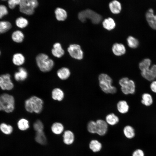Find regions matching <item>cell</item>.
Masks as SVG:
<instances>
[{
    "instance_id": "cell-16",
    "label": "cell",
    "mask_w": 156,
    "mask_h": 156,
    "mask_svg": "<svg viewBox=\"0 0 156 156\" xmlns=\"http://www.w3.org/2000/svg\"><path fill=\"white\" fill-rule=\"evenodd\" d=\"M118 111L120 114H125L127 113L129 109V106L127 102L125 100H120L116 105Z\"/></svg>"
},
{
    "instance_id": "cell-8",
    "label": "cell",
    "mask_w": 156,
    "mask_h": 156,
    "mask_svg": "<svg viewBox=\"0 0 156 156\" xmlns=\"http://www.w3.org/2000/svg\"><path fill=\"white\" fill-rule=\"evenodd\" d=\"M14 85L11 75L5 73L0 75V88L3 91H10L14 88Z\"/></svg>"
},
{
    "instance_id": "cell-19",
    "label": "cell",
    "mask_w": 156,
    "mask_h": 156,
    "mask_svg": "<svg viewBox=\"0 0 156 156\" xmlns=\"http://www.w3.org/2000/svg\"><path fill=\"white\" fill-rule=\"evenodd\" d=\"M105 121L108 125L113 126L117 124L119 122V119L115 114L111 113L106 115Z\"/></svg>"
},
{
    "instance_id": "cell-3",
    "label": "cell",
    "mask_w": 156,
    "mask_h": 156,
    "mask_svg": "<svg viewBox=\"0 0 156 156\" xmlns=\"http://www.w3.org/2000/svg\"><path fill=\"white\" fill-rule=\"evenodd\" d=\"M43 104V101L41 99L33 96L25 101V107L26 110L29 112L38 114L42 110Z\"/></svg>"
},
{
    "instance_id": "cell-12",
    "label": "cell",
    "mask_w": 156,
    "mask_h": 156,
    "mask_svg": "<svg viewBox=\"0 0 156 156\" xmlns=\"http://www.w3.org/2000/svg\"><path fill=\"white\" fill-rule=\"evenodd\" d=\"M96 121L97 126L96 134L101 136L105 135L108 131V124L105 120L102 119H98Z\"/></svg>"
},
{
    "instance_id": "cell-4",
    "label": "cell",
    "mask_w": 156,
    "mask_h": 156,
    "mask_svg": "<svg viewBox=\"0 0 156 156\" xmlns=\"http://www.w3.org/2000/svg\"><path fill=\"white\" fill-rule=\"evenodd\" d=\"M36 61L39 69L44 72L50 71L54 65L53 61L49 59L47 55L44 53L38 54L36 57Z\"/></svg>"
},
{
    "instance_id": "cell-22",
    "label": "cell",
    "mask_w": 156,
    "mask_h": 156,
    "mask_svg": "<svg viewBox=\"0 0 156 156\" xmlns=\"http://www.w3.org/2000/svg\"><path fill=\"white\" fill-rule=\"evenodd\" d=\"M109 7L111 12L114 14L120 13L122 8L120 3L117 0L111 2L109 3Z\"/></svg>"
},
{
    "instance_id": "cell-32",
    "label": "cell",
    "mask_w": 156,
    "mask_h": 156,
    "mask_svg": "<svg viewBox=\"0 0 156 156\" xmlns=\"http://www.w3.org/2000/svg\"><path fill=\"white\" fill-rule=\"evenodd\" d=\"M0 130L3 134L8 135L12 132L13 128L11 125L3 122L0 124Z\"/></svg>"
},
{
    "instance_id": "cell-21",
    "label": "cell",
    "mask_w": 156,
    "mask_h": 156,
    "mask_svg": "<svg viewBox=\"0 0 156 156\" xmlns=\"http://www.w3.org/2000/svg\"><path fill=\"white\" fill-rule=\"evenodd\" d=\"M12 61L13 63L16 66H20L23 65L25 61L24 56L21 53H17L13 55Z\"/></svg>"
},
{
    "instance_id": "cell-10",
    "label": "cell",
    "mask_w": 156,
    "mask_h": 156,
    "mask_svg": "<svg viewBox=\"0 0 156 156\" xmlns=\"http://www.w3.org/2000/svg\"><path fill=\"white\" fill-rule=\"evenodd\" d=\"M143 78L147 81L151 82L156 80V64H153L148 69L140 72Z\"/></svg>"
},
{
    "instance_id": "cell-40",
    "label": "cell",
    "mask_w": 156,
    "mask_h": 156,
    "mask_svg": "<svg viewBox=\"0 0 156 156\" xmlns=\"http://www.w3.org/2000/svg\"><path fill=\"white\" fill-rule=\"evenodd\" d=\"M21 0H9L7 3L9 8L11 9H14L17 5H19Z\"/></svg>"
},
{
    "instance_id": "cell-36",
    "label": "cell",
    "mask_w": 156,
    "mask_h": 156,
    "mask_svg": "<svg viewBox=\"0 0 156 156\" xmlns=\"http://www.w3.org/2000/svg\"><path fill=\"white\" fill-rule=\"evenodd\" d=\"M28 21L25 18L20 17L17 18L15 21L16 26L20 28L26 27L28 24Z\"/></svg>"
},
{
    "instance_id": "cell-17",
    "label": "cell",
    "mask_w": 156,
    "mask_h": 156,
    "mask_svg": "<svg viewBox=\"0 0 156 156\" xmlns=\"http://www.w3.org/2000/svg\"><path fill=\"white\" fill-rule=\"evenodd\" d=\"M63 137L64 142L66 144H71L74 141V134L70 130H68L65 131L64 132Z\"/></svg>"
},
{
    "instance_id": "cell-9",
    "label": "cell",
    "mask_w": 156,
    "mask_h": 156,
    "mask_svg": "<svg viewBox=\"0 0 156 156\" xmlns=\"http://www.w3.org/2000/svg\"><path fill=\"white\" fill-rule=\"evenodd\" d=\"M68 51L70 56L73 58L78 60H81L83 58V53L80 46L74 44L70 45Z\"/></svg>"
},
{
    "instance_id": "cell-6",
    "label": "cell",
    "mask_w": 156,
    "mask_h": 156,
    "mask_svg": "<svg viewBox=\"0 0 156 156\" xmlns=\"http://www.w3.org/2000/svg\"><path fill=\"white\" fill-rule=\"evenodd\" d=\"M78 17L79 20L83 22H85L88 19H90L92 23L95 24L100 23L102 19V16L100 14L89 9L79 12Z\"/></svg>"
},
{
    "instance_id": "cell-28",
    "label": "cell",
    "mask_w": 156,
    "mask_h": 156,
    "mask_svg": "<svg viewBox=\"0 0 156 156\" xmlns=\"http://www.w3.org/2000/svg\"><path fill=\"white\" fill-rule=\"evenodd\" d=\"M123 133L127 138L131 139L135 136V130L133 127L129 125L125 126L123 129Z\"/></svg>"
},
{
    "instance_id": "cell-11",
    "label": "cell",
    "mask_w": 156,
    "mask_h": 156,
    "mask_svg": "<svg viewBox=\"0 0 156 156\" xmlns=\"http://www.w3.org/2000/svg\"><path fill=\"white\" fill-rule=\"evenodd\" d=\"M146 21L150 27L154 30H156V14L152 8H149L145 14Z\"/></svg>"
},
{
    "instance_id": "cell-26",
    "label": "cell",
    "mask_w": 156,
    "mask_h": 156,
    "mask_svg": "<svg viewBox=\"0 0 156 156\" xmlns=\"http://www.w3.org/2000/svg\"><path fill=\"white\" fill-rule=\"evenodd\" d=\"M24 37V36L22 32L18 30L14 31L11 35V38L12 40L17 43L22 42Z\"/></svg>"
},
{
    "instance_id": "cell-1",
    "label": "cell",
    "mask_w": 156,
    "mask_h": 156,
    "mask_svg": "<svg viewBox=\"0 0 156 156\" xmlns=\"http://www.w3.org/2000/svg\"><path fill=\"white\" fill-rule=\"evenodd\" d=\"M99 86L102 91L107 94H114L117 91L116 88L112 85L113 80L108 75L100 74L98 76Z\"/></svg>"
},
{
    "instance_id": "cell-7",
    "label": "cell",
    "mask_w": 156,
    "mask_h": 156,
    "mask_svg": "<svg viewBox=\"0 0 156 156\" xmlns=\"http://www.w3.org/2000/svg\"><path fill=\"white\" fill-rule=\"evenodd\" d=\"M20 11L28 15L32 14L34 9L38 5V2L36 0H21L19 5Z\"/></svg>"
},
{
    "instance_id": "cell-30",
    "label": "cell",
    "mask_w": 156,
    "mask_h": 156,
    "mask_svg": "<svg viewBox=\"0 0 156 156\" xmlns=\"http://www.w3.org/2000/svg\"><path fill=\"white\" fill-rule=\"evenodd\" d=\"M12 27L11 23L6 21H0V35L5 33Z\"/></svg>"
},
{
    "instance_id": "cell-41",
    "label": "cell",
    "mask_w": 156,
    "mask_h": 156,
    "mask_svg": "<svg viewBox=\"0 0 156 156\" xmlns=\"http://www.w3.org/2000/svg\"><path fill=\"white\" fill-rule=\"evenodd\" d=\"M149 87L153 93L156 94V80L151 82Z\"/></svg>"
},
{
    "instance_id": "cell-42",
    "label": "cell",
    "mask_w": 156,
    "mask_h": 156,
    "mask_svg": "<svg viewBox=\"0 0 156 156\" xmlns=\"http://www.w3.org/2000/svg\"><path fill=\"white\" fill-rule=\"evenodd\" d=\"M132 156H144V154L142 150L137 149L133 152Z\"/></svg>"
},
{
    "instance_id": "cell-15",
    "label": "cell",
    "mask_w": 156,
    "mask_h": 156,
    "mask_svg": "<svg viewBox=\"0 0 156 156\" xmlns=\"http://www.w3.org/2000/svg\"><path fill=\"white\" fill-rule=\"evenodd\" d=\"M112 51L114 55L120 56L124 54L126 52L125 46L121 43L114 44L112 47Z\"/></svg>"
},
{
    "instance_id": "cell-31",
    "label": "cell",
    "mask_w": 156,
    "mask_h": 156,
    "mask_svg": "<svg viewBox=\"0 0 156 156\" xmlns=\"http://www.w3.org/2000/svg\"><path fill=\"white\" fill-rule=\"evenodd\" d=\"M127 42L129 47L132 49L137 48L139 45V42L138 40L131 36L128 37Z\"/></svg>"
},
{
    "instance_id": "cell-43",
    "label": "cell",
    "mask_w": 156,
    "mask_h": 156,
    "mask_svg": "<svg viewBox=\"0 0 156 156\" xmlns=\"http://www.w3.org/2000/svg\"><path fill=\"white\" fill-rule=\"evenodd\" d=\"M1 50H0V56L1 55Z\"/></svg>"
},
{
    "instance_id": "cell-20",
    "label": "cell",
    "mask_w": 156,
    "mask_h": 156,
    "mask_svg": "<svg viewBox=\"0 0 156 156\" xmlns=\"http://www.w3.org/2000/svg\"><path fill=\"white\" fill-rule=\"evenodd\" d=\"M52 53L54 56L60 58L64 55V51L62 48L61 44L59 43H56L53 45Z\"/></svg>"
},
{
    "instance_id": "cell-14",
    "label": "cell",
    "mask_w": 156,
    "mask_h": 156,
    "mask_svg": "<svg viewBox=\"0 0 156 156\" xmlns=\"http://www.w3.org/2000/svg\"><path fill=\"white\" fill-rule=\"evenodd\" d=\"M28 73L26 70L23 67L18 68L17 71L14 74V78L17 81H25L27 78Z\"/></svg>"
},
{
    "instance_id": "cell-5",
    "label": "cell",
    "mask_w": 156,
    "mask_h": 156,
    "mask_svg": "<svg viewBox=\"0 0 156 156\" xmlns=\"http://www.w3.org/2000/svg\"><path fill=\"white\" fill-rule=\"evenodd\" d=\"M119 84L120 86L121 90L124 94L127 95L133 94L136 90L135 82L127 77H125L121 78L119 81Z\"/></svg>"
},
{
    "instance_id": "cell-25",
    "label": "cell",
    "mask_w": 156,
    "mask_h": 156,
    "mask_svg": "<svg viewBox=\"0 0 156 156\" xmlns=\"http://www.w3.org/2000/svg\"><path fill=\"white\" fill-rule=\"evenodd\" d=\"M64 97V92L60 89L56 88L53 90L52 92V97L53 99L61 101L63 99Z\"/></svg>"
},
{
    "instance_id": "cell-38",
    "label": "cell",
    "mask_w": 156,
    "mask_h": 156,
    "mask_svg": "<svg viewBox=\"0 0 156 156\" xmlns=\"http://www.w3.org/2000/svg\"><path fill=\"white\" fill-rule=\"evenodd\" d=\"M33 127L34 129L37 132L42 131L44 126L42 122L40 120H38L34 123Z\"/></svg>"
},
{
    "instance_id": "cell-13",
    "label": "cell",
    "mask_w": 156,
    "mask_h": 156,
    "mask_svg": "<svg viewBox=\"0 0 156 156\" xmlns=\"http://www.w3.org/2000/svg\"><path fill=\"white\" fill-rule=\"evenodd\" d=\"M140 102L144 106L150 107L154 103V99L152 95L148 92L143 93L141 96Z\"/></svg>"
},
{
    "instance_id": "cell-37",
    "label": "cell",
    "mask_w": 156,
    "mask_h": 156,
    "mask_svg": "<svg viewBox=\"0 0 156 156\" xmlns=\"http://www.w3.org/2000/svg\"><path fill=\"white\" fill-rule=\"evenodd\" d=\"M87 129L88 131L91 134H95L96 133L97 126L96 121L91 120L88 123Z\"/></svg>"
},
{
    "instance_id": "cell-39",
    "label": "cell",
    "mask_w": 156,
    "mask_h": 156,
    "mask_svg": "<svg viewBox=\"0 0 156 156\" xmlns=\"http://www.w3.org/2000/svg\"><path fill=\"white\" fill-rule=\"evenodd\" d=\"M8 13V10L7 7L4 5H0V19H2Z\"/></svg>"
},
{
    "instance_id": "cell-27",
    "label": "cell",
    "mask_w": 156,
    "mask_h": 156,
    "mask_svg": "<svg viewBox=\"0 0 156 156\" xmlns=\"http://www.w3.org/2000/svg\"><path fill=\"white\" fill-rule=\"evenodd\" d=\"M55 13L56 19L59 21H64L67 18V15L66 11L64 9L57 8L55 9Z\"/></svg>"
},
{
    "instance_id": "cell-24",
    "label": "cell",
    "mask_w": 156,
    "mask_h": 156,
    "mask_svg": "<svg viewBox=\"0 0 156 156\" xmlns=\"http://www.w3.org/2000/svg\"><path fill=\"white\" fill-rule=\"evenodd\" d=\"M151 60L148 58H144L138 64V68L140 72L149 68L151 65Z\"/></svg>"
},
{
    "instance_id": "cell-23",
    "label": "cell",
    "mask_w": 156,
    "mask_h": 156,
    "mask_svg": "<svg viewBox=\"0 0 156 156\" xmlns=\"http://www.w3.org/2000/svg\"><path fill=\"white\" fill-rule=\"evenodd\" d=\"M57 75L60 79L62 80H65L68 79L70 77V72L68 68L62 67L57 70Z\"/></svg>"
},
{
    "instance_id": "cell-34",
    "label": "cell",
    "mask_w": 156,
    "mask_h": 156,
    "mask_svg": "<svg viewBox=\"0 0 156 156\" xmlns=\"http://www.w3.org/2000/svg\"><path fill=\"white\" fill-rule=\"evenodd\" d=\"M35 140L38 143L41 144H45L47 142V139L43 131L36 132Z\"/></svg>"
},
{
    "instance_id": "cell-18",
    "label": "cell",
    "mask_w": 156,
    "mask_h": 156,
    "mask_svg": "<svg viewBox=\"0 0 156 156\" xmlns=\"http://www.w3.org/2000/svg\"><path fill=\"white\" fill-rule=\"evenodd\" d=\"M89 148L94 153H97L101 151L102 148V144L98 140L93 139L91 140L89 144Z\"/></svg>"
},
{
    "instance_id": "cell-35",
    "label": "cell",
    "mask_w": 156,
    "mask_h": 156,
    "mask_svg": "<svg viewBox=\"0 0 156 156\" xmlns=\"http://www.w3.org/2000/svg\"><path fill=\"white\" fill-rule=\"evenodd\" d=\"M17 125L18 129L21 131L25 130L29 127V121L24 118H22L19 120L17 122Z\"/></svg>"
},
{
    "instance_id": "cell-33",
    "label": "cell",
    "mask_w": 156,
    "mask_h": 156,
    "mask_svg": "<svg viewBox=\"0 0 156 156\" xmlns=\"http://www.w3.org/2000/svg\"><path fill=\"white\" fill-rule=\"evenodd\" d=\"M52 131L55 134H60L63 131L64 127L61 123L56 122L54 123L51 127Z\"/></svg>"
},
{
    "instance_id": "cell-2",
    "label": "cell",
    "mask_w": 156,
    "mask_h": 156,
    "mask_svg": "<svg viewBox=\"0 0 156 156\" xmlns=\"http://www.w3.org/2000/svg\"><path fill=\"white\" fill-rule=\"evenodd\" d=\"M15 107V100L13 96L7 93L0 94V111L7 113L12 112Z\"/></svg>"
},
{
    "instance_id": "cell-29",
    "label": "cell",
    "mask_w": 156,
    "mask_h": 156,
    "mask_svg": "<svg viewBox=\"0 0 156 156\" xmlns=\"http://www.w3.org/2000/svg\"><path fill=\"white\" fill-rule=\"evenodd\" d=\"M102 24L104 28L108 30L113 29L116 26L114 20L110 17L105 19Z\"/></svg>"
}]
</instances>
